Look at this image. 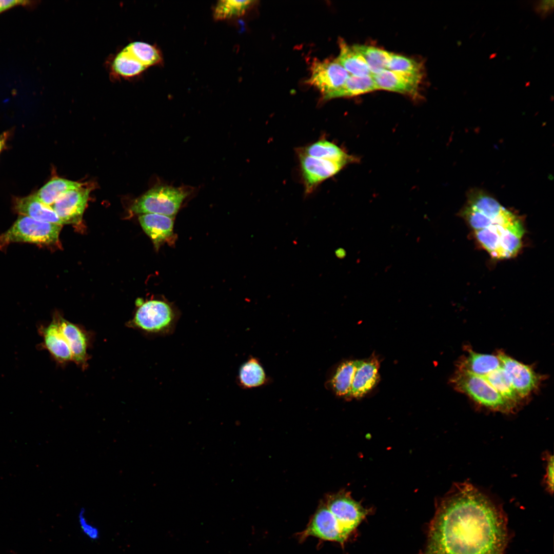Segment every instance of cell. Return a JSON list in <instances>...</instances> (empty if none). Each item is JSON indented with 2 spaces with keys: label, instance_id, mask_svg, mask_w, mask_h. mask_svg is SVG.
<instances>
[{
  "label": "cell",
  "instance_id": "6da1fadb",
  "mask_svg": "<svg viewBox=\"0 0 554 554\" xmlns=\"http://www.w3.org/2000/svg\"><path fill=\"white\" fill-rule=\"evenodd\" d=\"M506 521L486 497L467 484L440 503L420 554H503Z\"/></svg>",
  "mask_w": 554,
  "mask_h": 554
},
{
  "label": "cell",
  "instance_id": "7a4b0ae2",
  "mask_svg": "<svg viewBox=\"0 0 554 554\" xmlns=\"http://www.w3.org/2000/svg\"><path fill=\"white\" fill-rule=\"evenodd\" d=\"M461 215L473 231L493 224H508L520 219L483 190L474 189L468 193Z\"/></svg>",
  "mask_w": 554,
  "mask_h": 554
},
{
  "label": "cell",
  "instance_id": "3957f363",
  "mask_svg": "<svg viewBox=\"0 0 554 554\" xmlns=\"http://www.w3.org/2000/svg\"><path fill=\"white\" fill-rule=\"evenodd\" d=\"M62 226L20 214L9 229L0 234V249L4 250L12 243L54 244L58 242Z\"/></svg>",
  "mask_w": 554,
  "mask_h": 554
},
{
  "label": "cell",
  "instance_id": "277c9868",
  "mask_svg": "<svg viewBox=\"0 0 554 554\" xmlns=\"http://www.w3.org/2000/svg\"><path fill=\"white\" fill-rule=\"evenodd\" d=\"M177 320V314L169 304L152 300L140 305L132 325L148 333L166 335L174 331Z\"/></svg>",
  "mask_w": 554,
  "mask_h": 554
},
{
  "label": "cell",
  "instance_id": "5b68a950",
  "mask_svg": "<svg viewBox=\"0 0 554 554\" xmlns=\"http://www.w3.org/2000/svg\"><path fill=\"white\" fill-rule=\"evenodd\" d=\"M184 189L169 186L152 188L137 199L131 210L135 213H155L173 217L188 195Z\"/></svg>",
  "mask_w": 554,
  "mask_h": 554
},
{
  "label": "cell",
  "instance_id": "8992f818",
  "mask_svg": "<svg viewBox=\"0 0 554 554\" xmlns=\"http://www.w3.org/2000/svg\"><path fill=\"white\" fill-rule=\"evenodd\" d=\"M452 381L457 389L484 406L504 412L513 408L483 377L460 368Z\"/></svg>",
  "mask_w": 554,
  "mask_h": 554
},
{
  "label": "cell",
  "instance_id": "52a82bcc",
  "mask_svg": "<svg viewBox=\"0 0 554 554\" xmlns=\"http://www.w3.org/2000/svg\"><path fill=\"white\" fill-rule=\"evenodd\" d=\"M348 537L369 513L348 492H341L329 496L325 503Z\"/></svg>",
  "mask_w": 554,
  "mask_h": 554
},
{
  "label": "cell",
  "instance_id": "ba28073f",
  "mask_svg": "<svg viewBox=\"0 0 554 554\" xmlns=\"http://www.w3.org/2000/svg\"><path fill=\"white\" fill-rule=\"evenodd\" d=\"M309 537L338 542L342 546L349 538L325 503L318 508L307 527L300 535L302 540Z\"/></svg>",
  "mask_w": 554,
  "mask_h": 554
},
{
  "label": "cell",
  "instance_id": "9c48e42d",
  "mask_svg": "<svg viewBox=\"0 0 554 554\" xmlns=\"http://www.w3.org/2000/svg\"><path fill=\"white\" fill-rule=\"evenodd\" d=\"M305 193H311L323 182L335 175L346 166L342 163L312 157L298 152Z\"/></svg>",
  "mask_w": 554,
  "mask_h": 554
},
{
  "label": "cell",
  "instance_id": "30bf717a",
  "mask_svg": "<svg viewBox=\"0 0 554 554\" xmlns=\"http://www.w3.org/2000/svg\"><path fill=\"white\" fill-rule=\"evenodd\" d=\"M350 74L336 60L316 61L307 83L315 86L324 98L341 87Z\"/></svg>",
  "mask_w": 554,
  "mask_h": 554
},
{
  "label": "cell",
  "instance_id": "8fae6325",
  "mask_svg": "<svg viewBox=\"0 0 554 554\" xmlns=\"http://www.w3.org/2000/svg\"><path fill=\"white\" fill-rule=\"evenodd\" d=\"M90 188L82 187L62 194L51 207L63 224L81 222L89 198Z\"/></svg>",
  "mask_w": 554,
  "mask_h": 554
},
{
  "label": "cell",
  "instance_id": "7c38bea8",
  "mask_svg": "<svg viewBox=\"0 0 554 554\" xmlns=\"http://www.w3.org/2000/svg\"><path fill=\"white\" fill-rule=\"evenodd\" d=\"M497 357L512 387L521 398L528 395L537 386L539 378L529 366L502 352L498 353Z\"/></svg>",
  "mask_w": 554,
  "mask_h": 554
},
{
  "label": "cell",
  "instance_id": "4fadbf2b",
  "mask_svg": "<svg viewBox=\"0 0 554 554\" xmlns=\"http://www.w3.org/2000/svg\"><path fill=\"white\" fill-rule=\"evenodd\" d=\"M377 90L415 96L422 76L403 74L387 69L372 75Z\"/></svg>",
  "mask_w": 554,
  "mask_h": 554
},
{
  "label": "cell",
  "instance_id": "5bb4252c",
  "mask_svg": "<svg viewBox=\"0 0 554 554\" xmlns=\"http://www.w3.org/2000/svg\"><path fill=\"white\" fill-rule=\"evenodd\" d=\"M45 348L60 363L72 360V353L60 323L59 315L55 316L47 326L41 329Z\"/></svg>",
  "mask_w": 554,
  "mask_h": 554
},
{
  "label": "cell",
  "instance_id": "9a60e30c",
  "mask_svg": "<svg viewBox=\"0 0 554 554\" xmlns=\"http://www.w3.org/2000/svg\"><path fill=\"white\" fill-rule=\"evenodd\" d=\"M379 366L374 357L359 361L352 384L351 396L361 398L375 386L379 378Z\"/></svg>",
  "mask_w": 554,
  "mask_h": 554
},
{
  "label": "cell",
  "instance_id": "2e32d148",
  "mask_svg": "<svg viewBox=\"0 0 554 554\" xmlns=\"http://www.w3.org/2000/svg\"><path fill=\"white\" fill-rule=\"evenodd\" d=\"M172 217L155 213L143 214L139 216L142 227L157 249L172 235Z\"/></svg>",
  "mask_w": 554,
  "mask_h": 554
},
{
  "label": "cell",
  "instance_id": "e0dca14e",
  "mask_svg": "<svg viewBox=\"0 0 554 554\" xmlns=\"http://www.w3.org/2000/svg\"><path fill=\"white\" fill-rule=\"evenodd\" d=\"M14 209L21 215L35 220L56 224H63L51 206L40 202L34 195L17 198L14 201Z\"/></svg>",
  "mask_w": 554,
  "mask_h": 554
},
{
  "label": "cell",
  "instance_id": "ac0fdd59",
  "mask_svg": "<svg viewBox=\"0 0 554 554\" xmlns=\"http://www.w3.org/2000/svg\"><path fill=\"white\" fill-rule=\"evenodd\" d=\"M298 152L312 157L340 163L345 166L358 160L337 144L326 139L319 140L299 149Z\"/></svg>",
  "mask_w": 554,
  "mask_h": 554
},
{
  "label": "cell",
  "instance_id": "d6986e66",
  "mask_svg": "<svg viewBox=\"0 0 554 554\" xmlns=\"http://www.w3.org/2000/svg\"><path fill=\"white\" fill-rule=\"evenodd\" d=\"M62 330L66 338L72 353V360L77 364L86 365L88 339L81 328L59 315Z\"/></svg>",
  "mask_w": 554,
  "mask_h": 554
},
{
  "label": "cell",
  "instance_id": "ffe728a7",
  "mask_svg": "<svg viewBox=\"0 0 554 554\" xmlns=\"http://www.w3.org/2000/svg\"><path fill=\"white\" fill-rule=\"evenodd\" d=\"M335 60L350 75L357 76L372 75L362 55L353 46H349L344 42H341L340 52Z\"/></svg>",
  "mask_w": 554,
  "mask_h": 554
},
{
  "label": "cell",
  "instance_id": "44dd1931",
  "mask_svg": "<svg viewBox=\"0 0 554 554\" xmlns=\"http://www.w3.org/2000/svg\"><path fill=\"white\" fill-rule=\"evenodd\" d=\"M83 185L77 182L55 177L41 187L34 195L40 202L51 207L62 194Z\"/></svg>",
  "mask_w": 554,
  "mask_h": 554
},
{
  "label": "cell",
  "instance_id": "7402d4cb",
  "mask_svg": "<svg viewBox=\"0 0 554 554\" xmlns=\"http://www.w3.org/2000/svg\"><path fill=\"white\" fill-rule=\"evenodd\" d=\"M377 90L372 75L357 76L350 75L343 85L324 98H331L358 95Z\"/></svg>",
  "mask_w": 554,
  "mask_h": 554
},
{
  "label": "cell",
  "instance_id": "603a6c76",
  "mask_svg": "<svg viewBox=\"0 0 554 554\" xmlns=\"http://www.w3.org/2000/svg\"><path fill=\"white\" fill-rule=\"evenodd\" d=\"M501 366V362L497 355L478 353L471 351L460 368L476 375L484 376Z\"/></svg>",
  "mask_w": 554,
  "mask_h": 554
},
{
  "label": "cell",
  "instance_id": "cb8c5ba5",
  "mask_svg": "<svg viewBox=\"0 0 554 554\" xmlns=\"http://www.w3.org/2000/svg\"><path fill=\"white\" fill-rule=\"evenodd\" d=\"M483 377L513 408L521 400L501 366Z\"/></svg>",
  "mask_w": 554,
  "mask_h": 554
},
{
  "label": "cell",
  "instance_id": "d4e9b609",
  "mask_svg": "<svg viewBox=\"0 0 554 554\" xmlns=\"http://www.w3.org/2000/svg\"><path fill=\"white\" fill-rule=\"evenodd\" d=\"M123 50L146 68L160 64L163 61L160 50L155 46L146 43L133 42L128 44Z\"/></svg>",
  "mask_w": 554,
  "mask_h": 554
},
{
  "label": "cell",
  "instance_id": "484cf974",
  "mask_svg": "<svg viewBox=\"0 0 554 554\" xmlns=\"http://www.w3.org/2000/svg\"><path fill=\"white\" fill-rule=\"evenodd\" d=\"M146 69L123 49L115 56L111 64L112 73L116 77L125 78L135 77Z\"/></svg>",
  "mask_w": 554,
  "mask_h": 554
},
{
  "label": "cell",
  "instance_id": "4316f807",
  "mask_svg": "<svg viewBox=\"0 0 554 554\" xmlns=\"http://www.w3.org/2000/svg\"><path fill=\"white\" fill-rule=\"evenodd\" d=\"M353 47L365 60L372 75L387 69L390 52L371 46L354 45Z\"/></svg>",
  "mask_w": 554,
  "mask_h": 554
},
{
  "label": "cell",
  "instance_id": "83f0119b",
  "mask_svg": "<svg viewBox=\"0 0 554 554\" xmlns=\"http://www.w3.org/2000/svg\"><path fill=\"white\" fill-rule=\"evenodd\" d=\"M359 361H348L337 368L331 383L335 393L341 396L351 395V386Z\"/></svg>",
  "mask_w": 554,
  "mask_h": 554
},
{
  "label": "cell",
  "instance_id": "f1b7e54d",
  "mask_svg": "<svg viewBox=\"0 0 554 554\" xmlns=\"http://www.w3.org/2000/svg\"><path fill=\"white\" fill-rule=\"evenodd\" d=\"M237 379L241 386L249 388L262 385L265 380V374L259 362L251 358L241 366Z\"/></svg>",
  "mask_w": 554,
  "mask_h": 554
},
{
  "label": "cell",
  "instance_id": "f546056e",
  "mask_svg": "<svg viewBox=\"0 0 554 554\" xmlns=\"http://www.w3.org/2000/svg\"><path fill=\"white\" fill-rule=\"evenodd\" d=\"M253 1H221L214 9L213 17L216 20H225L243 15Z\"/></svg>",
  "mask_w": 554,
  "mask_h": 554
},
{
  "label": "cell",
  "instance_id": "4dcf8cb0",
  "mask_svg": "<svg viewBox=\"0 0 554 554\" xmlns=\"http://www.w3.org/2000/svg\"><path fill=\"white\" fill-rule=\"evenodd\" d=\"M387 70L414 76H422V66L413 59L391 53Z\"/></svg>",
  "mask_w": 554,
  "mask_h": 554
},
{
  "label": "cell",
  "instance_id": "1f68e13d",
  "mask_svg": "<svg viewBox=\"0 0 554 554\" xmlns=\"http://www.w3.org/2000/svg\"><path fill=\"white\" fill-rule=\"evenodd\" d=\"M77 519L80 527L83 533L92 541H96L100 538L99 529L91 523H90L86 516V510L84 508L80 509L78 512Z\"/></svg>",
  "mask_w": 554,
  "mask_h": 554
},
{
  "label": "cell",
  "instance_id": "d6a6232c",
  "mask_svg": "<svg viewBox=\"0 0 554 554\" xmlns=\"http://www.w3.org/2000/svg\"><path fill=\"white\" fill-rule=\"evenodd\" d=\"M553 0L537 1L534 5V10L542 18H545L553 11Z\"/></svg>",
  "mask_w": 554,
  "mask_h": 554
},
{
  "label": "cell",
  "instance_id": "836d02e7",
  "mask_svg": "<svg viewBox=\"0 0 554 554\" xmlns=\"http://www.w3.org/2000/svg\"><path fill=\"white\" fill-rule=\"evenodd\" d=\"M546 483L549 489L553 490V457H549L546 469Z\"/></svg>",
  "mask_w": 554,
  "mask_h": 554
},
{
  "label": "cell",
  "instance_id": "e575fe53",
  "mask_svg": "<svg viewBox=\"0 0 554 554\" xmlns=\"http://www.w3.org/2000/svg\"><path fill=\"white\" fill-rule=\"evenodd\" d=\"M29 1L18 0H0V13L17 5H29Z\"/></svg>",
  "mask_w": 554,
  "mask_h": 554
},
{
  "label": "cell",
  "instance_id": "d590c367",
  "mask_svg": "<svg viewBox=\"0 0 554 554\" xmlns=\"http://www.w3.org/2000/svg\"><path fill=\"white\" fill-rule=\"evenodd\" d=\"M345 254V251L342 248L338 249L335 251V255L339 258H343Z\"/></svg>",
  "mask_w": 554,
  "mask_h": 554
},
{
  "label": "cell",
  "instance_id": "8d00e7d4",
  "mask_svg": "<svg viewBox=\"0 0 554 554\" xmlns=\"http://www.w3.org/2000/svg\"><path fill=\"white\" fill-rule=\"evenodd\" d=\"M4 145V138L0 136V151L3 149Z\"/></svg>",
  "mask_w": 554,
  "mask_h": 554
}]
</instances>
